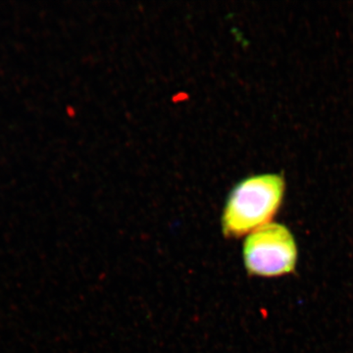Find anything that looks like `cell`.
<instances>
[{
    "label": "cell",
    "instance_id": "obj_1",
    "mask_svg": "<svg viewBox=\"0 0 353 353\" xmlns=\"http://www.w3.org/2000/svg\"><path fill=\"white\" fill-rule=\"evenodd\" d=\"M285 181L278 174L248 176L230 192L221 217L228 239L240 238L272 223L282 205Z\"/></svg>",
    "mask_w": 353,
    "mask_h": 353
},
{
    "label": "cell",
    "instance_id": "obj_2",
    "mask_svg": "<svg viewBox=\"0 0 353 353\" xmlns=\"http://www.w3.org/2000/svg\"><path fill=\"white\" fill-rule=\"evenodd\" d=\"M243 263L248 273L264 278L281 277L296 269V239L285 225L269 223L246 236Z\"/></svg>",
    "mask_w": 353,
    "mask_h": 353
}]
</instances>
